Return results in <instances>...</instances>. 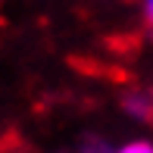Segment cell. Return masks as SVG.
Returning a JSON list of instances; mask_svg holds the SVG:
<instances>
[{
  "label": "cell",
  "mask_w": 153,
  "mask_h": 153,
  "mask_svg": "<svg viewBox=\"0 0 153 153\" xmlns=\"http://www.w3.org/2000/svg\"><path fill=\"white\" fill-rule=\"evenodd\" d=\"M125 106L131 109V113H137V116H144V119H153V106H150V100L147 97H131V100H125Z\"/></svg>",
  "instance_id": "cell-1"
},
{
  "label": "cell",
  "mask_w": 153,
  "mask_h": 153,
  "mask_svg": "<svg viewBox=\"0 0 153 153\" xmlns=\"http://www.w3.org/2000/svg\"><path fill=\"white\" fill-rule=\"evenodd\" d=\"M119 153H153L150 144H144V141H137V144H128V147H122Z\"/></svg>",
  "instance_id": "cell-2"
},
{
  "label": "cell",
  "mask_w": 153,
  "mask_h": 153,
  "mask_svg": "<svg viewBox=\"0 0 153 153\" xmlns=\"http://www.w3.org/2000/svg\"><path fill=\"white\" fill-rule=\"evenodd\" d=\"M85 153H109V150H106V147H103V144H91V147H88Z\"/></svg>",
  "instance_id": "cell-3"
},
{
  "label": "cell",
  "mask_w": 153,
  "mask_h": 153,
  "mask_svg": "<svg viewBox=\"0 0 153 153\" xmlns=\"http://www.w3.org/2000/svg\"><path fill=\"white\" fill-rule=\"evenodd\" d=\"M144 6H147V22L153 25V0H144Z\"/></svg>",
  "instance_id": "cell-4"
}]
</instances>
